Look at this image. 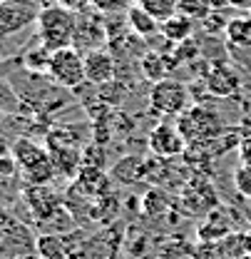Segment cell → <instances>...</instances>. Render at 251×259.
Wrapping results in <instances>:
<instances>
[{"mask_svg":"<svg viewBox=\"0 0 251 259\" xmlns=\"http://www.w3.org/2000/svg\"><path fill=\"white\" fill-rule=\"evenodd\" d=\"M50 50L45 48V45H37L35 50H30L28 55H25V67L30 70V72H45L47 75V70H50Z\"/></svg>","mask_w":251,"mask_h":259,"instance_id":"cell-20","label":"cell"},{"mask_svg":"<svg viewBox=\"0 0 251 259\" xmlns=\"http://www.w3.org/2000/svg\"><path fill=\"white\" fill-rule=\"evenodd\" d=\"M207 90L214 97H234L241 90V80L229 65H214L207 72Z\"/></svg>","mask_w":251,"mask_h":259,"instance_id":"cell-11","label":"cell"},{"mask_svg":"<svg viewBox=\"0 0 251 259\" xmlns=\"http://www.w3.org/2000/svg\"><path fill=\"white\" fill-rule=\"evenodd\" d=\"M127 23H129V28L137 32L139 37H152L155 32H159V25H162L152 13H147L139 5H132L127 10Z\"/></svg>","mask_w":251,"mask_h":259,"instance_id":"cell-15","label":"cell"},{"mask_svg":"<svg viewBox=\"0 0 251 259\" xmlns=\"http://www.w3.org/2000/svg\"><path fill=\"white\" fill-rule=\"evenodd\" d=\"M177 13L189 20H204L209 15V0H177Z\"/></svg>","mask_w":251,"mask_h":259,"instance_id":"cell-19","label":"cell"},{"mask_svg":"<svg viewBox=\"0 0 251 259\" xmlns=\"http://www.w3.org/2000/svg\"><path fill=\"white\" fill-rule=\"evenodd\" d=\"M37 40L40 45H45L50 53L72 48L75 45V32H77V13L65 10L63 5H45L40 8L37 15Z\"/></svg>","mask_w":251,"mask_h":259,"instance_id":"cell-1","label":"cell"},{"mask_svg":"<svg viewBox=\"0 0 251 259\" xmlns=\"http://www.w3.org/2000/svg\"><path fill=\"white\" fill-rule=\"evenodd\" d=\"M70 234H42L37 237V257L40 259H70V254L82 242H70Z\"/></svg>","mask_w":251,"mask_h":259,"instance_id":"cell-12","label":"cell"},{"mask_svg":"<svg viewBox=\"0 0 251 259\" xmlns=\"http://www.w3.org/2000/svg\"><path fill=\"white\" fill-rule=\"evenodd\" d=\"M224 214H226V209H221V220H224ZM229 232H231V225H229V222H219V209L212 212V214L199 225V237H202L204 242H219V239H226Z\"/></svg>","mask_w":251,"mask_h":259,"instance_id":"cell-17","label":"cell"},{"mask_svg":"<svg viewBox=\"0 0 251 259\" xmlns=\"http://www.w3.org/2000/svg\"><path fill=\"white\" fill-rule=\"evenodd\" d=\"M139 8L152 13L157 20H167L177 13V0H134Z\"/></svg>","mask_w":251,"mask_h":259,"instance_id":"cell-18","label":"cell"},{"mask_svg":"<svg viewBox=\"0 0 251 259\" xmlns=\"http://www.w3.org/2000/svg\"><path fill=\"white\" fill-rule=\"evenodd\" d=\"M234 182H236V190L251 199V164H241V167L236 169Z\"/></svg>","mask_w":251,"mask_h":259,"instance_id":"cell-23","label":"cell"},{"mask_svg":"<svg viewBox=\"0 0 251 259\" xmlns=\"http://www.w3.org/2000/svg\"><path fill=\"white\" fill-rule=\"evenodd\" d=\"M162 259H196V249L187 242H169L162 249Z\"/></svg>","mask_w":251,"mask_h":259,"instance_id":"cell-21","label":"cell"},{"mask_svg":"<svg viewBox=\"0 0 251 259\" xmlns=\"http://www.w3.org/2000/svg\"><path fill=\"white\" fill-rule=\"evenodd\" d=\"M18 160H15V155L10 152V155H0V175L3 177H13V175H18Z\"/></svg>","mask_w":251,"mask_h":259,"instance_id":"cell-25","label":"cell"},{"mask_svg":"<svg viewBox=\"0 0 251 259\" xmlns=\"http://www.w3.org/2000/svg\"><path fill=\"white\" fill-rule=\"evenodd\" d=\"M226 40L234 45V48H241V50H251V13H239L229 20L226 25Z\"/></svg>","mask_w":251,"mask_h":259,"instance_id":"cell-14","label":"cell"},{"mask_svg":"<svg viewBox=\"0 0 251 259\" xmlns=\"http://www.w3.org/2000/svg\"><path fill=\"white\" fill-rule=\"evenodd\" d=\"M187 100H189V90L179 82V80H159L152 85V93H149V110L155 115L162 117H177L187 110Z\"/></svg>","mask_w":251,"mask_h":259,"instance_id":"cell-4","label":"cell"},{"mask_svg":"<svg viewBox=\"0 0 251 259\" xmlns=\"http://www.w3.org/2000/svg\"><path fill=\"white\" fill-rule=\"evenodd\" d=\"M249 13H251V10H249Z\"/></svg>","mask_w":251,"mask_h":259,"instance_id":"cell-30","label":"cell"},{"mask_svg":"<svg viewBox=\"0 0 251 259\" xmlns=\"http://www.w3.org/2000/svg\"><path fill=\"white\" fill-rule=\"evenodd\" d=\"M159 32H162V35H164V40H169L172 45L187 42L189 37H191V32H194V20H189V18H184V15L174 13L172 18L162 20Z\"/></svg>","mask_w":251,"mask_h":259,"instance_id":"cell-13","label":"cell"},{"mask_svg":"<svg viewBox=\"0 0 251 259\" xmlns=\"http://www.w3.org/2000/svg\"><path fill=\"white\" fill-rule=\"evenodd\" d=\"M167 60H169V58H167V55H162V53H157V50L144 53V55H142V60H139L142 75H144V77H149L152 82L164 80V77H167V72H169V67H172V63H167Z\"/></svg>","mask_w":251,"mask_h":259,"instance_id":"cell-16","label":"cell"},{"mask_svg":"<svg viewBox=\"0 0 251 259\" xmlns=\"http://www.w3.org/2000/svg\"><path fill=\"white\" fill-rule=\"evenodd\" d=\"M229 20L231 18H226L224 13H217V10H212L204 20H202V25H204V30L209 32V35H217L219 30H226V25H229Z\"/></svg>","mask_w":251,"mask_h":259,"instance_id":"cell-22","label":"cell"},{"mask_svg":"<svg viewBox=\"0 0 251 259\" xmlns=\"http://www.w3.org/2000/svg\"><path fill=\"white\" fill-rule=\"evenodd\" d=\"M40 8L35 0H0V37L18 35L37 23Z\"/></svg>","mask_w":251,"mask_h":259,"instance_id":"cell-5","label":"cell"},{"mask_svg":"<svg viewBox=\"0 0 251 259\" xmlns=\"http://www.w3.org/2000/svg\"><path fill=\"white\" fill-rule=\"evenodd\" d=\"M85 75H87V82H92L97 88L107 85L115 80L117 75V60L110 50L99 48L92 53H85Z\"/></svg>","mask_w":251,"mask_h":259,"instance_id":"cell-10","label":"cell"},{"mask_svg":"<svg viewBox=\"0 0 251 259\" xmlns=\"http://www.w3.org/2000/svg\"><path fill=\"white\" fill-rule=\"evenodd\" d=\"M18 160V167L23 169V175L28 177L30 185H47L53 177H55V162H53V155L47 150H42L40 145H35L32 140H25L20 137L13 150H10Z\"/></svg>","mask_w":251,"mask_h":259,"instance_id":"cell-2","label":"cell"},{"mask_svg":"<svg viewBox=\"0 0 251 259\" xmlns=\"http://www.w3.org/2000/svg\"><path fill=\"white\" fill-rule=\"evenodd\" d=\"M107 40V30H105V20H99V15L94 10H85L77 13V32H75V48H85L87 53L99 50Z\"/></svg>","mask_w":251,"mask_h":259,"instance_id":"cell-9","label":"cell"},{"mask_svg":"<svg viewBox=\"0 0 251 259\" xmlns=\"http://www.w3.org/2000/svg\"><path fill=\"white\" fill-rule=\"evenodd\" d=\"M179 130L187 137V142L194 140H209L221 132V117L207 107H191L184 117H179Z\"/></svg>","mask_w":251,"mask_h":259,"instance_id":"cell-7","label":"cell"},{"mask_svg":"<svg viewBox=\"0 0 251 259\" xmlns=\"http://www.w3.org/2000/svg\"><path fill=\"white\" fill-rule=\"evenodd\" d=\"M3 117H5V110H3V102H0V125H3Z\"/></svg>","mask_w":251,"mask_h":259,"instance_id":"cell-29","label":"cell"},{"mask_svg":"<svg viewBox=\"0 0 251 259\" xmlns=\"http://www.w3.org/2000/svg\"><path fill=\"white\" fill-rule=\"evenodd\" d=\"M229 5L236 8V10H241V13H249L251 10V0H229Z\"/></svg>","mask_w":251,"mask_h":259,"instance_id":"cell-28","label":"cell"},{"mask_svg":"<svg viewBox=\"0 0 251 259\" xmlns=\"http://www.w3.org/2000/svg\"><path fill=\"white\" fill-rule=\"evenodd\" d=\"M127 5V0H92V8L97 13H117Z\"/></svg>","mask_w":251,"mask_h":259,"instance_id":"cell-24","label":"cell"},{"mask_svg":"<svg viewBox=\"0 0 251 259\" xmlns=\"http://www.w3.org/2000/svg\"><path fill=\"white\" fill-rule=\"evenodd\" d=\"M58 5H63L70 13H85L92 5V0H58Z\"/></svg>","mask_w":251,"mask_h":259,"instance_id":"cell-27","label":"cell"},{"mask_svg":"<svg viewBox=\"0 0 251 259\" xmlns=\"http://www.w3.org/2000/svg\"><path fill=\"white\" fill-rule=\"evenodd\" d=\"M50 80L60 88L67 90H77L82 82H87V75H85V55L72 45V48H63V50H55L50 55V70H47Z\"/></svg>","mask_w":251,"mask_h":259,"instance_id":"cell-3","label":"cell"},{"mask_svg":"<svg viewBox=\"0 0 251 259\" xmlns=\"http://www.w3.org/2000/svg\"><path fill=\"white\" fill-rule=\"evenodd\" d=\"M149 147L157 157H179L187 150V137L182 135L179 125L172 122H159L149 132Z\"/></svg>","mask_w":251,"mask_h":259,"instance_id":"cell-8","label":"cell"},{"mask_svg":"<svg viewBox=\"0 0 251 259\" xmlns=\"http://www.w3.org/2000/svg\"><path fill=\"white\" fill-rule=\"evenodd\" d=\"M239 155H241V162L244 164H251V130L241 135L239 140Z\"/></svg>","mask_w":251,"mask_h":259,"instance_id":"cell-26","label":"cell"},{"mask_svg":"<svg viewBox=\"0 0 251 259\" xmlns=\"http://www.w3.org/2000/svg\"><path fill=\"white\" fill-rule=\"evenodd\" d=\"M122 249V234L117 229H105L92 237H85L70 259H117Z\"/></svg>","mask_w":251,"mask_h":259,"instance_id":"cell-6","label":"cell"}]
</instances>
